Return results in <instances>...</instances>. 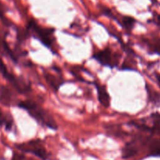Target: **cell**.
Here are the masks:
<instances>
[{
  "instance_id": "5b68a950",
  "label": "cell",
  "mask_w": 160,
  "mask_h": 160,
  "mask_svg": "<svg viewBox=\"0 0 160 160\" xmlns=\"http://www.w3.org/2000/svg\"><path fill=\"white\" fill-rule=\"evenodd\" d=\"M96 88L97 92V97H98V101L100 102V104L104 107H108L110 105V96L109 94L107 92L106 88L104 85H101L100 84L95 83Z\"/></svg>"
},
{
  "instance_id": "277c9868",
  "label": "cell",
  "mask_w": 160,
  "mask_h": 160,
  "mask_svg": "<svg viewBox=\"0 0 160 160\" xmlns=\"http://www.w3.org/2000/svg\"><path fill=\"white\" fill-rule=\"evenodd\" d=\"M116 55H112V52L109 48L100 50L93 55V58L98 61L101 65L105 67H109L113 68L117 65L118 59H116Z\"/></svg>"
},
{
  "instance_id": "8fae6325",
  "label": "cell",
  "mask_w": 160,
  "mask_h": 160,
  "mask_svg": "<svg viewBox=\"0 0 160 160\" xmlns=\"http://www.w3.org/2000/svg\"><path fill=\"white\" fill-rule=\"evenodd\" d=\"M0 98H2V102L3 103H9V100H10V93H9V91L6 88H3V90L1 92V97Z\"/></svg>"
},
{
  "instance_id": "9c48e42d",
  "label": "cell",
  "mask_w": 160,
  "mask_h": 160,
  "mask_svg": "<svg viewBox=\"0 0 160 160\" xmlns=\"http://www.w3.org/2000/svg\"><path fill=\"white\" fill-rule=\"evenodd\" d=\"M4 124L7 130H10L13 126V119L11 116L8 117L7 115H5L3 111L0 109V126Z\"/></svg>"
},
{
  "instance_id": "7a4b0ae2",
  "label": "cell",
  "mask_w": 160,
  "mask_h": 160,
  "mask_svg": "<svg viewBox=\"0 0 160 160\" xmlns=\"http://www.w3.org/2000/svg\"><path fill=\"white\" fill-rule=\"evenodd\" d=\"M17 148L24 152L31 153L42 160L47 159V152L40 140H32L27 143L20 144L17 145Z\"/></svg>"
},
{
  "instance_id": "4fadbf2b",
  "label": "cell",
  "mask_w": 160,
  "mask_h": 160,
  "mask_svg": "<svg viewBox=\"0 0 160 160\" xmlns=\"http://www.w3.org/2000/svg\"><path fill=\"white\" fill-rule=\"evenodd\" d=\"M156 78H157V80H158V84H159V85H160V74H157Z\"/></svg>"
},
{
  "instance_id": "7c38bea8",
  "label": "cell",
  "mask_w": 160,
  "mask_h": 160,
  "mask_svg": "<svg viewBox=\"0 0 160 160\" xmlns=\"http://www.w3.org/2000/svg\"><path fill=\"white\" fill-rule=\"evenodd\" d=\"M12 160H25V157L21 154H19V153H13V155Z\"/></svg>"
},
{
  "instance_id": "8992f818",
  "label": "cell",
  "mask_w": 160,
  "mask_h": 160,
  "mask_svg": "<svg viewBox=\"0 0 160 160\" xmlns=\"http://www.w3.org/2000/svg\"><path fill=\"white\" fill-rule=\"evenodd\" d=\"M138 152V148L135 142H131L126 144L122 149V158L123 159H130L136 156Z\"/></svg>"
},
{
  "instance_id": "6da1fadb",
  "label": "cell",
  "mask_w": 160,
  "mask_h": 160,
  "mask_svg": "<svg viewBox=\"0 0 160 160\" xmlns=\"http://www.w3.org/2000/svg\"><path fill=\"white\" fill-rule=\"evenodd\" d=\"M18 106L26 110L33 118L35 119L37 121L42 123L47 128L53 130L57 129V124H56V121L53 120L52 116H50L46 111L44 110L40 106H38L35 102L31 101V100L20 101L18 103Z\"/></svg>"
},
{
  "instance_id": "ba28073f",
  "label": "cell",
  "mask_w": 160,
  "mask_h": 160,
  "mask_svg": "<svg viewBox=\"0 0 160 160\" xmlns=\"http://www.w3.org/2000/svg\"><path fill=\"white\" fill-rule=\"evenodd\" d=\"M45 81L48 83L49 85L52 88L54 91H57L59 89V88L61 87V85L62 84V83L61 82L59 79L57 78L54 76V75L51 74V73H46L45 75Z\"/></svg>"
},
{
  "instance_id": "52a82bcc",
  "label": "cell",
  "mask_w": 160,
  "mask_h": 160,
  "mask_svg": "<svg viewBox=\"0 0 160 160\" xmlns=\"http://www.w3.org/2000/svg\"><path fill=\"white\" fill-rule=\"evenodd\" d=\"M148 155L150 156H160V141H149Z\"/></svg>"
},
{
  "instance_id": "3957f363",
  "label": "cell",
  "mask_w": 160,
  "mask_h": 160,
  "mask_svg": "<svg viewBox=\"0 0 160 160\" xmlns=\"http://www.w3.org/2000/svg\"><path fill=\"white\" fill-rule=\"evenodd\" d=\"M28 30H31L35 34L36 38L43 44L45 46L50 48L53 44V29L43 28L39 27L37 23L33 20H31L28 23Z\"/></svg>"
},
{
  "instance_id": "30bf717a",
  "label": "cell",
  "mask_w": 160,
  "mask_h": 160,
  "mask_svg": "<svg viewBox=\"0 0 160 160\" xmlns=\"http://www.w3.org/2000/svg\"><path fill=\"white\" fill-rule=\"evenodd\" d=\"M122 23H123V26L125 27L126 29L130 30L132 29V28H133V25H134L135 20L130 17H125L123 18Z\"/></svg>"
}]
</instances>
